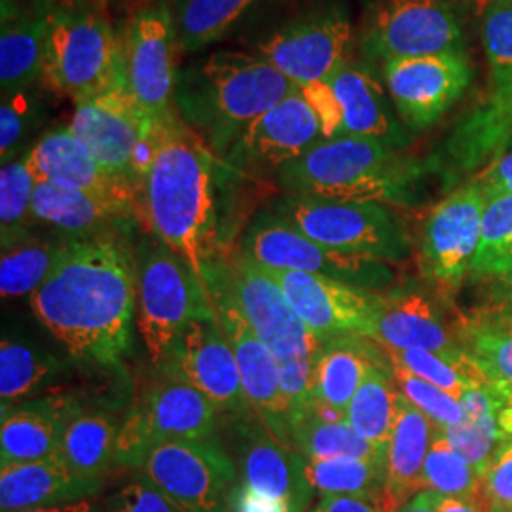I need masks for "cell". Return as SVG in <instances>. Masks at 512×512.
I'll return each mask as SVG.
<instances>
[{"mask_svg": "<svg viewBox=\"0 0 512 512\" xmlns=\"http://www.w3.org/2000/svg\"><path fill=\"white\" fill-rule=\"evenodd\" d=\"M317 353L277 361L279 372H281V389H283L287 408H289L291 427H293L294 421L300 420L315 403L313 370H315Z\"/></svg>", "mask_w": 512, "mask_h": 512, "instance_id": "cell-49", "label": "cell"}, {"mask_svg": "<svg viewBox=\"0 0 512 512\" xmlns=\"http://www.w3.org/2000/svg\"><path fill=\"white\" fill-rule=\"evenodd\" d=\"M391 499L357 497V495H325L310 512H397Z\"/></svg>", "mask_w": 512, "mask_h": 512, "instance_id": "cell-53", "label": "cell"}, {"mask_svg": "<svg viewBox=\"0 0 512 512\" xmlns=\"http://www.w3.org/2000/svg\"><path fill=\"white\" fill-rule=\"evenodd\" d=\"M391 374L404 399L433 421L439 431H446L463 421V406L454 395L421 380L401 366L391 365Z\"/></svg>", "mask_w": 512, "mask_h": 512, "instance_id": "cell-47", "label": "cell"}, {"mask_svg": "<svg viewBox=\"0 0 512 512\" xmlns=\"http://www.w3.org/2000/svg\"><path fill=\"white\" fill-rule=\"evenodd\" d=\"M135 473L183 512H228V494L238 478L219 435L158 444Z\"/></svg>", "mask_w": 512, "mask_h": 512, "instance_id": "cell-12", "label": "cell"}, {"mask_svg": "<svg viewBox=\"0 0 512 512\" xmlns=\"http://www.w3.org/2000/svg\"><path fill=\"white\" fill-rule=\"evenodd\" d=\"M228 512H293L279 503L251 492L243 482H236L228 494Z\"/></svg>", "mask_w": 512, "mask_h": 512, "instance_id": "cell-54", "label": "cell"}, {"mask_svg": "<svg viewBox=\"0 0 512 512\" xmlns=\"http://www.w3.org/2000/svg\"><path fill=\"white\" fill-rule=\"evenodd\" d=\"M118 431L107 410L78 408L63 425L57 459L76 475L105 478L116 467Z\"/></svg>", "mask_w": 512, "mask_h": 512, "instance_id": "cell-34", "label": "cell"}, {"mask_svg": "<svg viewBox=\"0 0 512 512\" xmlns=\"http://www.w3.org/2000/svg\"><path fill=\"white\" fill-rule=\"evenodd\" d=\"M486 196L478 184L467 183L454 190L431 211L421 232V268L448 293L458 289L480 241V224Z\"/></svg>", "mask_w": 512, "mask_h": 512, "instance_id": "cell-22", "label": "cell"}, {"mask_svg": "<svg viewBox=\"0 0 512 512\" xmlns=\"http://www.w3.org/2000/svg\"><path fill=\"white\" fill-rule=\"evenodd\" d=\"M268 207L300 234L332 251L382 262H401L412 251L404 220L384 203L281 194Z\"/></svg>", "mask_w": 512, "mask_h": 512, "instance_id": "cell-7", "label": "cell"}, {"mask_svg": "<svg viewBox=\"0 0 512 512\" xmlns=\"http://www.w3.org/2000/svg\"><path fill=\"white\" fill-rule=\"evenodd\" d=\"M465 50L458 14L448 0H384L363 35L368 59L423 57Z\"/></svg>", "mask_w": 512, "mask_h": 512, "instance_id": "cell-18", "label": "cell"}, {"mask_svg": "<svg viewBox=\"0 0 512 512\" xmlns=\"http://www.w3.org/2000/svg\"><path fill=\"white\" fill-rule=\"evenodd\" d=\"M437 427L416 406L401 401L397 423L387 446V497L401 509L423 490V465Z\"/></svg>", "mask_w": 512, "mask_h": 512, "instance_id": "cell-32", "label": "cell"}, {"mask_svg": "<svg viewBox=\"0 0 512 512\" xmlns=\"http://www.w3.org/2000/svg\"><path fill=\"white\" fill-rule=\"evenodd\" d=\"M492 2H509V4H512V0H492Z\"/></svg>", "mask_w": 512, "mask_h": 512, "instance_id": "cell-61", "label": "cell"}, {"mask_svg": "<svg viewBox=\"0 0 512 512\" xmlns=\"http://www.w3.org/2000/svg\"><path fill=\"white\" fill-rule=\"evenodd\" d=\"M135 232L69 238L31 310L80 366L116 368L133 349L137 310Z\"/></svg>", "mask_w": 512, "mask_h": 512, "instance_id": "cell-1", "label": "cell"}, {"mask_svg": "<svg viewBox=\"0 0 512 512\" xmlns=\"http://www.w3.org/2000/svg\"><path fill=\"white\" fill-rule=\"evenodd\" d=\"M52 6L2 0L0 16V90L4 93L37 88Z\"/></svg>", "mask_w": 512, "mask_h": 512, "instance_id": "cell-30", "label": "cell"}, {"mask_svg": "<svg viewBox=\"0 0 512 512\" xmlns=\"http://www.w3.org/2000/svg\"><path fill=\"white\" fill-rule=\"evenodd\" d=\"M482 495L488 512L512 511V440L505 439L482 476Z\"/></svg>", "mask_w": 512, "mask_h": 512, "instance_id": "cell-51", "label": "cell"}, {"mask_svg": "<svg viewBox=\"0 0 512 512\" xmlns=\"http://www.w3.org/2000/svg\"><path fill=\"white\" fill-rule=\"evenodd\" d=\"M33 215L65 238L137 232L139 226H147L145 211L137 203L46 183L35 188Z\"/></svg>", "mask_w": 512, "mask_h": 512, "instance_id": "cell-27", "label": "cell"}, {"mask_svg": "<svg viewBox=\"0 0 512 512\" xmlns=\"http://www.w3.org/2000/svg\"><path fill=\"white\" fill-rule=\"evenodd\" d=\"M505 277H507V281H505V283H507V285H505V289H507V296H509V300H511L512 304V272L511 274L505 275Z\"/></svg>", "mask_w": 512, "mask_h": 512, "instance_id": "cell-60", "label": "cell"}, {"mask_svg": "<svg viewBox=\"0 0 512 512\" xmlns=\"http://www.w3.org/2000/svg\"><path fill=\"white\" fill-rule=\"evenodd\" d=\"M304 476L313 492L380 499L387 495V461L304 458Z\"/></svg>", "mask_w": 512, "mask_h": 512, "instance_id": "cell-40", "label": "cell"}, {"mask_svg": "<svg viewBox=\"0 0 512 512\" xmlns=\"http://www.w3.org/2000/svg\"><path fill=\"white\" fill-rule=\"evenodd\" d=\"M473 183L480 186L488 202L512 194V152H505L492 164L486 165L473 177Z\"/></svg>", "mask_w": 512, "mask_h": 512, "instance_id": "cell-52", "label": "cell"}, {"mask_svg": "<svg viewBox=\"0 0 512 512\" xmlns=\"http://www.w3.org/2000/svg\"><path fill=\"white\" fill-rule=\"evenodd\" d=\"M19 512H105L103 503H99L95 497L92 499H82V501H73V503H61V505H52V507H38V509H27Z\"/></svg>", "mask_w": 512, "mask_h": 512, "instance_id": "cell-56", "label": "cell"}, {"mask_svg": "<svg viewBox=\"0 0 512 512\" xmlns=\"http://www.w3.org/2000/svg\"><path fill=\"white\" fill-rule=\"evenodd\" d=\"M37 181L29 173L23 156L2 165L0 171V241L2 249L35 234L33 196Z\"/></svg>", "mask_w": 512, "mask_h": 512, "instance_id": "cell-43", "label": "cell"}, {"mask_svg": "<svg viewBox=\"0 0 512 512\" xmlns=\"http://www.w3.org/2000/svg\"><path fill=\"white\" fill-rule=\"evenodd\" d=\"M511 145L512 73H507L494 76L492 92L459 120L427 165L448 190L482 165L492 164Z\"/></svg>", "mask_w": 512, "mask_h": 512, "instance_id": "cell-21", "label": "cell"}, {"mask_svg": "<svg viewBox=\"0 0 512 512\" xmlns=\"http://www.w3.org/2000/svg\"><path fill=\"white\" fill-rule=\"evenodd\" d=\"M46 120V107L37 88L4 93L0 103V160L14 162L35 145V135Z\"/></svg>", "mask_w": 512, "mask_h": 512, "instance_id": "cell-45", "label": "cell"}, {"mask_svg": "<svg viewBox=\"0 0 512 512\" xmlns=\"http://www.w3.org/2000/svg\"><path fill=\"white\" fill-rule=\"evenodd\" d=\"M122 37L107 0H57L48 12L40 86L80 103L122 76Z\"/></svg>", "mask_w": 512, "mask_h": 512, "instance_id": "cell-5", "label": "cell"}, {"mask_svg": "<svg viewBox=\"0 0 512 512\" xmlns=\"http://www.w3.org/2000/svg\"><path fill=\"white\" fill-rule=\"evenodd\" d=\"M296 90L255 52L219 50L179 71L175 109L222 160L256 118Z\"/></svg>", "mask_w": 512, "mask_h": 512, "instance_id": "cell-3", "label": "cell"}, {"mask_svg": "<svg viewBox=\"0 0 512 512\" xmlns=\"http://www.w3.org/2000/svg\"><path fill=\"white\" fill-rule=\"evenodd\" d=\"M238 251L264 268L323 275L366 291H382L393 283V272L382 260L327 249L300 234L270 207L260 209L249 222Z\"/></svg>", "mask_w": 512, "mask_h": 512, "instance_id": "cell-11", "label": "cell"}, {"mask_svg": "<svg viewBox=\"0 0 512 512\" xmlns=\"http://www.w3.org/2000/svg\"><path fill=\"white\" fill-rule=\"evenodd\" d=\"M397 512H439L435 503V492L423 490L412 495Z\"/></svg>", "mask_w": 512, "mask_h": 512, "instance_id": "cell-57", "label": "cell"}, {"mask_svg": "<svg viewBox=\"0 0 512 512\" xmlns=\"http://www.w3.org/2000/svg\"><path fill=\"white\" fill-rule=\"evenodd\" d=\"M78 408L84 406L76 403L69 391L44 393L12 408H2L0 465L57 458L63 425Z\"/></svg>", "mask_w": 512, "mask_h": 512, "instance_id": "cell-28", "label": "cell"}, {"mask_svg": "<svg viewBox=\"0 0 512 512\" xmlns=\"http://www.w3.org/2000/svg\"><path fill=\"white\" fill-rule=\"evenodd\" d=\"M499 427L503 431V435L507 439H512V406H505L501 412H499Z\"/></svg>", "mask_w": 512, "mask_h": 512, "instance_id": "cell-58", "label": "cell"}, {"mask_svg": "<svg viewBox=\"0 0 512 512\" xmlns=\"http://www.w3.org/2000/svg\"><path fill=\"white\" fill-rule=\"evenodd\" d=\"M162 124L139 107L122 73L109 90L74 103L67 128L105 171L133 184L143 198V183L156 154Z\"/></svg>", "mask_w": 512, "mask_h": 512, "instance_id": "cell-8", "label": "cell"}, {"mask_svg": "<svg viewBox=\"0 0 512 512\" xmlns=\"http://www.w3.org/2000/svg\"><path fill=\"white\" fill-rule=\"evenodd\" d=\"M21 4H44V6H52L57 0H18Z\"/></svg>", "mask_w": 512, "mask_h": 512, "instance_id": "cell-59", "label": "cell"}, {"mask_svg": "<svg viewBox=\"0 0 512 512\" xmlns=\"http://www.w3.org/2000/svg\"><path fill=\"white\" fill-rule=\"evenodd\" d=\"M105 512H183L139 473L103 501Z\"/></svg>", "mask_w": 512, "mask_h": 512, "instance_id": "cell-50", "label": "cell"}, {"mask_svg": "<svg viewBox=\"0 0 512 512\" xmlns=\"http://www.w3.org/2000/svg\"><path fill=\"white\" fill-rule=\"evenodd\" d=\"M207 291L220 327L234 349L247 401L274 437L293 446L289 408L281 389V372L274 353L260 342L228 294L219 287H209Z\"/></svg>", "mask_w": 512, "mask_h": 512, "instance_id": "cell-24", "label": "cell"}, {"mask_svg": "<svg viewBox=\"0 0 512 512\" xmlns=\"http://www.w3.org/2000/svg\"><path fill=\"white\" fill-rule=\"evenodd\" d=\"M323 141L317 112L300 90L264 112L241 133L220 165L239 179L275 177L283 165Z\"/></svg>", "mask_w": 512, "mask_h": 512, "instance_id": "cell-17", "label": "cell"}, {"mask_svg": "<svg viewBox=\"0 0 512 512\" xmlns=\"http://www.w3.org/2000/svg\"><path fill=\"white\" fill-rule=\"evenodd\" d=\"M435 503L439 512H488L484 499L471 501V499L435 494Z\"/></svg>", "mask_w": 512, "mask_h": 512, "instance_id": "cell-55", "label": "cell"}, {"mask_svg": "<svg viewBox=\"0 0 512 512\" xmlns=\"http://www.w3.org/2000/svg\"><path fill=\"white\" fill-rule=\"evenodd\" d=\"M266 272L274 277L298 317L321 342L344 334L370 336L380 294L323 275L272 268H266Z\"/></svg>", "mask_w": 512, "mask_h": 512, "instance_id": "cell-23", "label": "cell"}, {"mask_svg": "<svg viewBox=\"0 0 512 512\" xmlns=\"http://www.w3.org/2000/svg\"><path fill=\"white\" fill-rule=\"evenodd\" d=\"M385 90L404 126L431 128L473 82L465 50L391 59L382 67Z\"/></svg>", "mask_w": 512, "mask_h": 512, "instance_id": "cell-19", "label": "cell"}, {"mask_svg": "<svg viewBox=\"0 0 512 512\" xmlns=\"http://www.w3.org/2000/svg\"><path fill=\"white\" fill-rule=\"evenodd\" d=\"M463 421L442 431L452 448L476 473L486 475L497 448L507 439L499 427V412L505 403L486 387L469 389L461 397Z\"/></svg>", "mask_w": 512, "mask_h": 512, "instance_id": "cell-35", "label": "cell"}, {"mask_svg": "<svg viewBox=\"0 0 512 512\" xmlns=\"http://www.w3.org/2000/svg\"><path fill=\"white\" fill-rule=\"evenodd\" d=\"M262 0H169L177 44L184 54L202 52L232 35Z\"/></svg>", "mask_w": 512, "mask_h": 512, "instance_id": "cell-36", "label": "cell"}, {"mask_svg": "<svg viewBox=\"0 0 512 512\" xmlns=\"http://www.w3.org/2000/svg\"><path fill=\"white\" fill-rule=\"evenodd\" d=\"M482 42L492 74L512 73V4L492 2L482 16Z\"/></svg>", "mask_w": 512, "mask_h": 512, "instance_id": "cell-48", "label": "cell"}, {"mask_svg": "<svg viewBox=\"0 0 512 512\" xmlns=\"http://www.w3.org/2000/svg\"><path fill=\"white\" fill-rule=\"evenodd\" d=\"M105 478L76 475L59 459L4 465L0 469V511L19 512L92 499Z\"/></svg>", "mask_w": 512, "mask_h": 512, "instance_id": "cell-29", "label": "cell"}, {"mask_svg": "<svg viewBox=\"0 0 512 512\" xmlns=\"http://www.w3.org/2000/svg\"><path fill=\"white\" fill-rule=\"evenodd\" d=\"M220 427L239 482L293 512H310L313 490L304 476V456L296 448L274 437L255 410L222 416Z\"/></svg>", "mask_w": 512, "mask_h": 512, "instance_id": "cell-15", "label": "cell"}, {"mask_svg": "<svg viewBox=\"0 0 512 512\" xmlns=\"http://www.w3.org/2000/svg\"><path fill=\"white\" fill-rule=\"evenodd\" d=\"M293 446L306 459L359 458L387 461V450L359 437L346 420H327L313 406L291 427Z\"/></svg>", "mask_w": 512, "mask_h": 512, "instance_id": "cell-39", "label": "cell"}, {"mask_svg": "<svg viewBox=\"0 0 512 512\" xmlns=\"http://www.w3.org/2000/svg\"><path fill=\"white\" fill-rule=\"evenodd\" d=\"M205 283L228 294L243 313L260 342L277 361L317 353L321 340L294 311L287 294L266 272L239 251H222L205 268Z\"/></svg>", "mask_w": 512, "mask_h": 512, "instance_id": "cell-10", "label": "cell"}, {"mask_svg": "<svg viewBox=\"0 0 512 512\" xmlns=\"http://www.w3.org/2000/svg\"><path fill=\"white\" fill-rule=\"evenodd\" d=\"M177 52L169 0L141 4L122 35V69L133 99L158 122L177 114Z\"/></svg>", "mask_w": 512, "mask_h": 512, "instance_id": "cell-13", "label": "cell"}, {"mask_svg": "<svg viewBox=\"0 0 512 512\" xmlns=\"http://www.w3.org/2000/svg\"><path fill=\"white\" fill-rule=\"evenodd\" d=\"M298 90L317 112L323 139L363 137L401 150L412 141L389 107L382 84L368 69L353 61L338 69L329 80Z\"/></svg>", "mask_w": 512, "mask_h": 512, "instance_id": "cell-14", "label": "cell"}, {"mask_svg": "<svg viewBox=\"0 0 512 512\" xmlns=\"http://www.w3.org/2000/svg\"><path fill=\"white\" fill-rule=\"evenodd\" d=\"M137 327L154 368L164 365L171 348L192 319L213 317L211 296L198 275L154 234L135 243Z\"/></svg>", "mask_w": 512, "mask_h": 512, "instance_id": "cell-6", "label": "cell"}, {"mask_svg": "<svg viewBox=\"0 0 512 512\" xmlns=\"http://www.w3.org/2000/svg\"><path fill=\"white\" fill-rule=\"evenodd\" d=\"M471 272L475 275L511 274L512 194L486 203Z\"/></svg>", "mask_w": 512, "mask_h": 512, "instance_id": "cell-46", "label": "cell"}, {"mask_svg": "<svg viewBox=\"0 0 512 512\" xmlns=\"http://www.w3.org/2000/svg\"><path fill=\"white\" fill-rule=\"evenodd\" d=\"M219 188V158L179 114L165 120L143 183L145 222L148 232L181 256L205 289V268L226 251Z\"/></svg>", "mask_w": 512, "mask_h": 512, "instance_id": "cell-2", "label": "cell"}, {"mask_svg": "<svg viewBox=\"0 0 512 512\" xmlns=\"http://www.w3.org/2000/svg\"><path fill=\"white\" fill-rule=\"evenodd\" d=\"M219 410L202 393L167 368H156L143 397L120 421L116 467L137 471L148 452L171 440H198L219 433Z\"/></svg>", "mask_w": 512, "mask_h": 512, "instance_id": "cell-9", "label": "cell"}, {"mask_svg": "<svg viewBox=\"0 0 512 512\" xmlns=\"http://www.w3.org/2000/svg\"><path fill=\"white\" fill-rule=\"evenodd\" d=\"M73 361V359H69ZM69 361L29 340L4 334L0 344V401L2 408L50 393L69 372Z\"/></svg>", "mask_w": 512, "mask_h": 512, "instance_id": "cell-33", "label": "cell"}, {"mask_svg": "<svg viewBox=\"0 0 512 512\" xmlns=\"http://www.w3.org/2000/svg\"><path fill=\"white\" fill-rule=\"evenodd\" d=\"M461 338L465 351L482 368L490 391L512 406V325L503 317L478 321L471 325Z\"/></svg>", "mask_w": 512, "mask_h": 512, "instance_id": "cell-41", "label": "cell"}, {"mask_svg": "<svg viewBox=\"0 0 512 512\" xmlns=\"http://www.w3.org/2000/svg\"><path fill=\"white\" fill-rule=\"evenodd\" d=\"M145 2H150V0H143V4H145Z\"/></svg>", "mask_w": 512, "mask_h": 512, "instance_id": "cell-63", "label": "cell"}, {"mask_svg": "<svg viewBox=\"0 0 512 512\" xmlns=\"http://www.w3.org/2000/svg\"><path fill=\"white\" fill-rule=\"evenodd\" d=\"M67 239L61 234L54 238H29L2 249L0 258V293L4 300L23 298L37 291L52 274V270L63 253Z\"/></svg>", "mask_w": 512, "mask_h": 512, "instance_id": "cell-38", "label": "cell"}, {"mask_svg": "<svg viewBox=\"0 0 512 512\" xmlns=\"http://www.w3.org/2000/svg\"><path fill=\"white\" fill-rule=\"evenodd\" d=\"M23 160L37 184H55L61 188L126 200L143 207L139 190L128 181L105 171L69 128L44 133L27 150V154H23Z\"/></svg>", "mask_w": 512, "mask_h": 512, "instance_id": "cell-25", "label": "cell"}, {"mask_svg": "<svg viewBox=\"0 0 512 512\" xmlns=\"http://www.w3.org/2000/svg\"><path fill=\"white\" fill-rule=\"evenodd\" d=\"M401 401L403 393L393 380L391 365L372 366L349 403L346 421L359 437L387 450Z\"/></svg>", "mask_w": 512, "mask_h": 512, "instance_id": "cell-37", "label": "cell"}, {"mask_svg": "<svg viewBox=\"0 0 512 512\" xmlns=\"http://www.w3.org/2000/svg\"><path fill=\"white\" fill-rule=\"evenodd\" d=\"M382 351L384 348H374L365 342V336L357 334L325 340L313 370L315 401L346 416L349 403L363 384L368 370L372 366L391 365L389 357L385 359Z\"/></svg>", "mask_w": 512, "mask_h": 512, "instance_id": "cell-31", "label": "cell"}, {"mask_svg": "<svg viewBox=\"0 0 512 512\" xmlns=\"http://www.w3.org/2000/svg\"><path fill=\"white\" fill-rule=\"evenodd\" d=\"M387 351H431L448 361L465 353L440 315L435 302L420 289L380 294V304L368 336Z\"/></svg>", "mask_w": 512, "mask_h": 512, "instance_id": "cell-26", "label": "cell"}, {"mask_svg": "<svg viewBox=\"0 0 512 512\" xmlns=\"http://www.w3.org/2000/svg\"><path fill=\"white\" fill-rule=\"evenodd\" d=\"M353 27L340 8L317 10L279 25L256 42L255 54L287 76L296 88L329 80L351 63Z\"/></svg>", "mask_w": 512, "mask_h": 512, "instance_id": "cell-16", "label": "cell"}, {"mask_svg": "<svg viewBox=\"0 0 512 512\" xmlns=\"http://www.w3.org/2000/svg\"><path fill=\"white\" fill-rule=\"evenodd\" d=\"M423 490L471 501L484 499L482 476L459 456L439 429L423 465Z\"/></svg>", "mask_w": 512, "mask_h": 512, "instance_id": "cell-44", "label": "cell"}, {"mask_svg": "<svg viewBox=\"0 0 512 512\" xmlns=\"http://www.w3.org/2000/svg\"><path fill=\"white\" fill-rule=\"evenodd\" d=\"M512 512V511H511Z\"/></svg>", "mask_w": 512, "mask_h": 512, "instance_id": "cell-64", "label": "cell"}, {"mask_svg": "<svg viewBox=\"0 0 512 512\" xmlns=\"http://www.w3.org/2000/svg\"><path fill=\"white\" fill-rule=\"evenodd\" d=\"M391 365L401 366L412 372L421 380L437 385L442 391L461 397L475 387L490 389L482 368L476 365L475 359L465 351L458 361H448L431 351H387Z\"/></svg>", "mask_w": 512, "mask_h": 512, "instance_id": "cell-42", "label": "cell"}, {"mask_svg": "<svg viewBox=\"0 0 512 512\" xmlns=\"http://www.w3.org/2000/svg\"><path fill=\"white\" fill-rule=\"evenodd\" d=\"M160 368L175 372L196 387L219 410L220 416H239L253 410L217 311L213 317L192 319Z\"/></svg>", "mask_w": 512, "mask_h": 512, "instance_id": "cell-20", "label": "cell"}, {"mask_svg": "<svg viewBox=\"0 0 512 512\" xmlns=\"http://www.w3.org/2000/svg\"><path fill=\"white\" fill-rule=\"evenodd\" d=\"M431 175L401 148L376 139H323L304 156L283 165L274 177L283 194L344 202H376L416 207Z\"/></svg>", "mask_w": 512, "mask_h": 512, "instance_id": "cell-4", "label": "cell"}, {"mask_svg": "<svg viewBox=\"0 0 512 512\" xmlns=\"http://www.w3.org/2000/svg\"><path fill=\"white\" fill-rule=\"evenodd\" d=\"M505 317H507V319H509V321H511V325H512V310H511V313H509V315H505Z\"/></svg>", "mask_w": 512, "mask_h": 512, "instance_id": "cell-62", "label": "cell"}]
</instances>
